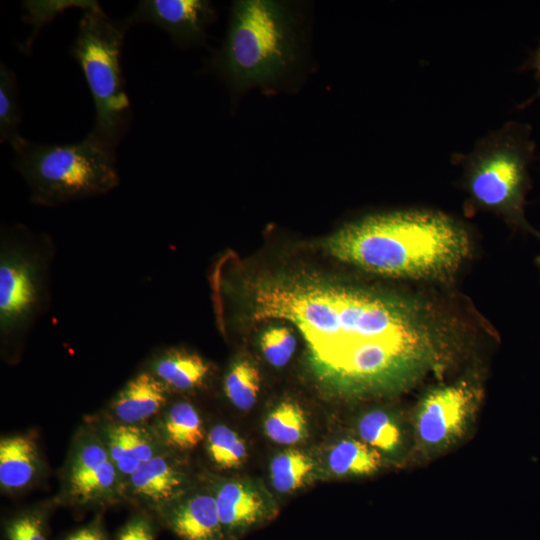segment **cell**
<instances>
[{
    "instance_id": "obj_1",
    "label": "cell",
    "mask_w": 540,
    "mask_h": 540,
    "mask_svg": "<svg viewBox=\"0 0 540 540\" xmlns=\"http://www.w3.org/2000/svg\"><path fill=\"white\" fill-rule=\"evenodd\" d=\"M466 230L435 211L404 210L347 224L325 242L336 259L379 275L431 278L455 270L469 251Z\"/></svg>"
},
{
    "instance_id": "obj_2",
    "label": "cell",
    "mask_w": 540,
    "mask_h": 540,
    "mask_svg": "<svg viewBox=\"0 0 540 540\" xmlns=\"http://www.w3.org/2000/svg\"><path fill=\"white\" fill-rule=\"evenodd\" d=\"M14 165L32 203L57 206L106 194L120 183L116 153L89 134L73 144H40L17 135Z\"/></svg>"
},
{
    "instance_id": "obj_3",
    "label": "cell",
    "mask_w": 540,
    "mask_h": 540,
    "mask_svg": "<svg viewBox=\"0 0 540 540\" xmlns=\"http://www.w3.org/2000/svg\"><path fill=\"white\" fill-rule=\"evenodd\" d=\"M296 33L285 5L271 0L233 4L216 66L235 89L271 83L293 64Z\"/></svg>"
},
{
    "instance_id": "obj_4",
    "label": "cell",
    "mask_w": 540,
    "mask_h": 540,
    "mask_svg": "<svg viewBox=\"0 0 540 540\" xmlns=\"http://www.w3.org/2000/svg\"><path fill=\"white\" fill-rule=\"evenodd\" d=\"M128 28L124 20L110 19L97 2L83 10L70 50L94 101L95 120L89 135L115 153L132 121L120 63Z\"/></svg>"
},
{
    "instance_id": "obj_5",
    "label": "cell",
    "mask_w": 540,
    "mask_h": 540,
    "mask_svg": "<svg viewBox=\"0 0 540 540\" xmlns=\"http://www.w3.org/2000/svg\"><path fill=\"white\" fill-rule=\"evenodd\" d=\"M52 239L21 224L5 226L0 238V336L20 343L49 303Z\"/></svg>"
},
{
    "instance_id": "obj_6",
    "label": "cell",
    "mask_w": 540,
    "mask_h": 540,
    "mask_svg": "<svg viewBox=\"0 0 540 540\" xmlns=\"http://www.w3.org/2000/svg\"><path fill=\"white\" fill-rule=\"evenodd\" d=\"M535 146L531 126L516 121L479 139L469 153L461 155L472 199L525 224L523 204Z\"/></svg>"
},
{
    "instance_id": "obj_7",
    "label": "cell",
    "mask_w": 540,
    "mask_h": 540,
    "mask_svg": "<svg viewBox=\"0 0 540 540\" xmlns=\"http://www.w3.org/2000/svg\"><path fill=\"white\" fill-rule=\"evenodd\" d=\"M63 493L78 506H102L124 497V481L95 428L81 430L64 470Z\"/></svg>"
},
{
    "instance_id": "obj_8",
    "label": "cell",
    "mask_w": 540,
    "mask_h": 540,
    "mask_svg": "<svg viewBox=\"0 0 540 540\" xmlns=\"http://www.w3.org/2000/svg\"><path fill=\"white\" fill-rule=\"evenodd\" d=\"M214 18L215 9L206 0H142L124 22L128 27L152 23L184 46L201 42Z\"/></svg>"
},
{
    "instance_id": "obj_9",
    "label": "cell",
    "mask_w": 540,
    "mask_h": 540,
    "mask_svg": "<svg viewBox=\"0 0 540 540\" xmlns=\"http://www.w3.org/2000/svg\"><path fill=\"white\" fill-rule=\"evenodd\" d=\"M471 388L465 384L436 389L423 400L416 428L420 440L439 446L453 439L463 428L473 404Z\"/></svg>"
},
{
    "instance_id": "obj_10",
    "label": "cell",
    "mask_w": 540,
    "mask_h": 540,
    "mask_svg": "<svg viewBox=\"0 0 540 540\" xmlns=\"http://www.w3.org/2000/svg\"><path fill=\"white\" fill-rule=\"evenodd\" d=\"M172 453L165 450L142 464L126 480L124 497L160 512L186 493L187 474Z\"/></svg>"
},
{
    "instance_id": "obj_11",
    "label": "cell",
    "mask_w": 540,
    "mask_h": 540,
    "mask_svg": "<svg viewBox=\"0 0 540 540\" xmlns=\"http://www.w3.org/2000/svg\"><path fill=\"white\" fill-rule=\"evenodd\" d=\"M107 452L126 480L145 462L167 450L153 427L110 420L95 428Z\"/></svg>"
},
{
    "instance_id": "obj_12",
    "label": "cell",
    "mask_w": 540,
    "mask_h": 540,
    "mask_svg": "<svg viewBox=\"0 0 540 540\" xmlns=\"http://www.w3.org/2000/svg\"><path fill=\"white\" fill-rule=\"evenodd\" d=\"M161 513L171 530L183 540H226L214 493H184Z\"/></svg>"
},
{
    "instance_id": "obj_13",
    "label": "cell",
    "mask_w": 540,
    "mask_h": 540,
    "mask_svg": "<svg viewBox=\"0 0 540 540\" xmlns=\"http://www.w3.org/2000/svg\"><path fill=\"white\" fill-rule=\"evenodd\" d=\"M169 391L150 371L140 372L125 384L111 402V420L144 425L163 410Z\"/></svg>"
},
{
    "instance_id": "obj_14",
    "label": "cell",
    "mask_w": 540,
    "mask_h": 540,
    "mask_svg": "<svg viewBox=\"0 0 540 540\" xmlns=\"http://www.w3.org/2000/svg\"><path fill=\"white\" fill-rule=\"evenodd\" d=\"M218 513L226 534L234 535L270 517L264 495L254 486L238 480L220 484L214 492Z\"/></svg>"
},
{
    "instance_id": "obj_15",
    "label": "cell",
    "mask_w": 540,
    "mask_h": 540,
    "mask_svg": "<svg viewBox=\"0 0 540 540\" xmlns=\"http://www.w3.org/2000/svg\"><path fill=\"white\" fill-rule=\"evenodd\" d=\"M42 467L39 446L34 437L18 434L0 441V487L13 493L29 487Z\"/></svg>"
},
{
    "instance_id": "obj_16",
    "label": "cell",
    "mask_w": 540,
    "mask_h": 540,
    "mask_svg": "<svg viewBox=\"0 0 540 540\" xmlns=\"http://www.w3.org/2000/svg\"><path fill=\"white\" fill-rule=\"evenodd\" d=\"M210 370V365L200 355L183 349H170L154 358L150 372L170 391L188 392L201 387Z\"/></svg>"
},
{
    "instance_id": "obj_17",
    "label": "cell",
    "mask_w": 540,
    "mask_h": 540,
    "mask_svg": "<svg viewBox=\"0 0 540 540\" xmlns=\"http://www.w3.org/2000/svg\"><path fill=\"white\" fill-rule=\"evenodd\" d=\"M153 428L164 447L171 452L193 450L205 438L198 411L185 401L171 405Z\"/></svg>"
},
{
    "instance_id": "obj_18",
    "label": "cell",
    "mask_w": 540,
    "mask_h": 540,
    "mask_svg": "<svg viewBox=\"0 0 540 540\" xmlns=\"http://www.w3.org/2000/svg\"><path fill=\"white\" fill-rule=\"evenodd\" d=\"M381 463L380 452L355 439L340 441L328 457L329 468L337 476L368 475L377 471Z\"/></svg>"
},
{
    "instance_id": "obj_19",
    "label": "cell",
    "mask_w": 540,
    "mask_h": 540,
    "mask_svg": "<svg viewBox=\"0 0 540 540\" xmlns=\"http://www.w3.org/2000/svg\"><path fill=\"white\" fill-rule=\"evenodd\" d=\"M264 430L270 440L281 445H294L304 440L308 421L302 407L285 400L277 404L264 420Z\"/></svg>"
},
{
    "instance_id": "obj_20",
    "label": "cell",
    "mask_w": 540,
    "mask_h": 540,
    "mask_svg": "<svg viewBox=\"0 0 540 540\" xmlns=\"http://www.w3.org/2000/svg\"><path fill=\"white\" fill-rule=\"evenodd\" d=\"M260 382L256 364L247 358H240L232 363L225 375L224 392L237 409L249 411L257 401Z\"/></svg>"
},
{
    "instance_id": "obj_21",
    "label": "cell",
    "mask_w": 540,
    "mask_h": 540,
    "mask_svg": "<svg viewBox=\"0 0 540 540\" xmlns=\"http://www.w3.org/2000/svg\"><path fill=\"white\" fill-rule=\"evenodd\" d=\"M313 469V460L304 452L296 449L284 450L271 461L272 485L280 493L295 491L308 481Z\"/></svg>"
},
{
    "instance_id": "obj_22",
    "label": "cell",
    "mask_w": 540,
    "mask_h": 540,
    "mask_svg": "<svg viewBox=\"0 0 540 540\" xmlns=\"http://www.w3.org/2000/svg\"><path fill=\"white\" fill-rule=\"evenodd\" d=\"M206 450L213 465L221 470L240 467L248 456L244 439L222 424L212 427L206 435Z\"/></svg>"
},
{
    "instance_id": "obj_23",
    "label": "cell",
    "mask_w": 540,
    "mask_h": 540,
    "mask_svg": "<svg viewBox=\"0 0 540 540\" xmlns=\"http://www.w3.org/2000/svg\"><path fill=\"white\" fill-rule=\"evenodd\" d=\"M358 432L362 441L378 452H393L401 442L397 424L381 410L366 413L359 421Z\"/></svg>"
},
{
    "instance_id": "obj_24",
    "label": "cell",
    "mask_w": 540,
    "mask_h": 540,
    "mask_svg": "<svg viewBox=\"0 0 540 540\" xmlns=\"http://www.w3.org/2000/svg\"><path fill=\"white\" fill-rule=\"evenodd\" d=\"M21 112L18 101L16 76L1 63L0 68V140L11 142L18 133Z\"/></svg>"
},
{
    "instance_id": "obj_25",
    "label": "cell",
    "mask_w": 540,
    "mask_h": 540,
    "mask_svg": "<svg viewBox=\"0 0 540 540\" xmlns=\"http://www.w3.org/2000/svg\"><path fill=\"white\" fill-rule=\"evenodd\" d=\"M96 1L91 0H57V1H25L23 7L26 12L25 20L32 25V33L25 42V51H29L38 31L58 14L68 8L78 7L85 10Z\"/></svg>"
},
{
    "instance_id": "obj_26",
    "label": "cell",
    "mask_w": 540,
    "mask_h": 540,
    "mask_svg": "<svg viewBox=\"0 0 540 540\" xmlns=\"http://www.w3.org/2000/svg\"><path fill=\"white\" fill-rule=\"evenodd\" d=\"M259 343L264 358L274 367L285 366L296 348V339L285 326L268 327L263 331Z\"/></svg>"
},
{
    "instance_id": "obj_27",
    "label": "cell",
    "mask_w": 540,
    "mask_h": 540,
    "mask_svg": "<svg viewBox=\"0 0 540 540\" xmlns=\"http://www.w3.org/2000/svg\"><path fill=\"white\" fill-rule=\"evenodd\" d=\"M8 540H47L42 513L26 511L13 518L6 528Z\"/></svg>"
},
{
    "instance_id": "obj_28",
    "label": "cell",
    "mask_w": 540,
    "mask_h": 540,
    "mask_svg": "<svg viewBox=\"0 0 540 540\" xmlns=\"http://www.w3.org/2000/svg\"><path fill=\"white\" fill-rule=\"evenodd\" d=\"M153 526L142 516L132 518L120 531L117 540H154Z\"/></svg>"
},
{
    "instance_id": "obj_29",
    "label": "cell",
    "mask_w": 540,
    "mask_h": 540,
    "mask_svg": "<svg viewBox=\"0 0 540 540\" xmlns=\"http://www.w3.org/2000/svg\"><path fill=\"white\" fill-rule=\"evenodd\" d=\"M523 70H533L535 72V79L537 80L539 84V88L537 92L527 101H525L523 104H521L519 109H523L526 106H528L530 103H532L535 99L540 97V44L536 48V50L530 55V57L526 60L524 65L521 67Z\"/></svg>"
},
{
    "instance_id": "obj_30",
    "label": "cell",
    "mask_w": 540,
    "mask_h": 540,
    "mask_svg": "<svg viewBox=\"0 0 540 540\" xmlns=\"http://www.w3.org/2000/svg\"><path fill=\"white\" fill-rule=\"evenodd\" d=\"M66 540H105L99 524L91 523L71 533Z\"/></svg>"
},
{
    "instance_id": "obj_31",
    "label": "cell",
    "mask_w": 540,
    "mask_h": 540,
    "mask_svg": "<svg viewBox=\"0 0 540 540\" xmlns=\"http://www.w3.org/2000/svg\"><path fill=\"white\" fill-rule=\"evenodd\" d=\"M539 263H540V260H539Z\"/></svg>"
}]
</instances>
